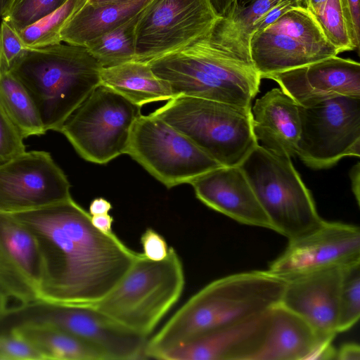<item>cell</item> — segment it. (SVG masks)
Masks as SVG:
<instances>
[{"label": "cell", "instance_id": "cell-12", "mask_svg": "<svg viewBox=\"0 0 360 360\" xmlns=\"http://www.w3.org/2000/svg\"><path fill=\"white\" fill-rule=\"evenodd\" d=\"M300 134L296 155L308 167H333L360 155V96H337L299 105Z\"/></svg>", "mask_w": 360, "mask_h": 360}, {"label": "cell", "instance_id": "cell-36", "mask_svg": "<svg viewBox=\"0 0 360 360\" xmlns=\"http://www.w3.org/2000/svg\"><path fill=\"white\" fill-rule=\"evenodd\" d=\"M143 255L153 261L165 259L169 247L164 237L152 228H147L140 238Z\"/></svg>", "mask_w": 360, "mask_h": 360}, {"label": "cell", "instance_id": "cell-15", "mask_svg": "<svg viewBox=\"0 0 360 360\" xmlns=\"http://www.w3.org/2000/svg\"><path fill=\"white\" fill-rule=\"evenodd\" d=\"M360 262V229L323 220L315 229L288 240L283 252L269 265L271 272L289 279Z\"/></svg>", "mask_w": 360, "mask_h": 360}, {"label": "cell", "instance_id": "cell-24", "mask_svg": "<svg viewBox=\"0 0 360 360\" xmlns=\"http://www.w3.org/2000/svg\"><path fill=\"white\" fill-rule=\"evenodd\" d=\"M151 0L84 5L67 22L60 33L62 42L82 46L108 32L139 13Z\"/></svg>", "mask_w": 360, "mask_h": 360}, {"label": "cell", "instance_id": "cell-46", "mask_svg": "<svg viewBox=\"0 0 360 360\" xmlns=\"http://www.w3.org/2000/svg\"><path fill=\"white\" fill-rule=\"evenodd\" d=\"M131 0H89L88 3L91 4H115L123 1H127Z\"/></svg>", "mask_w": 360, "mask_h": 360}, {"label": "cell", "instance_id": "cell-7", "mask_svg": "<svg viewBox=\"0 0 360 360\" xmlns=\"http://www.w3.org/2000/svg\"><path fill=\"white\" fill-rule=\"evenodd\" d=\"M239 167L273 231L289 240L315 229L323 221L290 157L273 153L257 143Z\"/></svg>", "mask_w": 360, "mask_h": 360}, {"label": "cell", "instance_id": "cell-31", "mask_svg": "<svg viewBox=\"0 0 360 360\" xmlns=\"http://www.w3.org/2000/svg\"><path fill=\"white\" fill-rule=\"evenodd\" d=\"M68 0H13L1 20L20 31L55 11Z\"/></svg>", "mask_w": 360, "mask_h": 360}, {"label": "cell", "instance_id": "cell-30", "mask_svg": "<svg viewBox=\"0 0 360 360\" xmlns=\"http://www.w3.org/2000/svg\"><path fill=\"white\" fill-rule=\"evenodd\" d=\"M360 317V262L342 268L338 333L350 329Z\"/></svg>", "mask_w": 360, "mask_h": 360}, {"label": "cell", "instance_id": "cell-2", "mask_svg": "<svg viewBox=\"0 0 360 360\" xmlns=\"http://www.w3.org/2000/svg\"><path fill=\"white\" fill-rule=\"evenodd\" d=\"M287 280L253 270L216 279L182 305L150 340L146 356L155 359L208 330L262 314L281 302Z\"/></svg>", "mask_w": 360, "mask_h": 360}, {"label": "cell", "instance_id": "cell-45", "mask_svg": "<svg viewBox=\"0 0 360 360\" xmlns=\"http://www.w3.org/2000/svg\"><path fill=\"white\" fill-rule=\"evenodd\" d=\"M13 0H0V20L3 15L10 7Z\"/></svg>", "mask_w": 360, "mask_h": 360}, {"label": "cell", "instance_id": "cell-42", "mask_svg": "<svg viewBox=\"0 0 360 360\" xmlns=\"http://www.w3.org/2000/svg\"><path fill=\"white\" fill-rule=\"evenodd\" d=\"M359 162L354 165L351 171L349 176L352 181V189L355 195L358 205H359V188H360V169Z\"/></svg>", "mask_w": 360, "mask_h": 360}, {"label": "cell", "instance_id": "cell-17", "mask_svg": "<svg viewBox=\"0 0 360 360\" xmlns=\"http://www.w3.org/2000/svg\"><path fill=\"white\" fill-rule=\"evenodd\" d=\"M299 105L307 106L337 96H360V64L331 56L306 66L266 77Z\"/></svg>", "mask_w": 360, "mask_h": 360}, {"label": "cell", "instance_id": "cell-19", "mask_svg": "<svg viewBox=\"0 0 360 360\" xmlns=\"http://www.w3.org/2000/svg\"><path fill=\"white\" fill-rule=\"evenodd\" d=\"M189 184L196 198L210 208L239 223L272 230L269 219L239 165L218 167Z\"/></svg>", "mask_w": 360, "mask_h": 360}, {"label": "cell", "instance_id": "cell-1", "mask_svg": "<svg viewBox=\"0 0 360 360\" xmlns=\"http://www.w3.org/2000/svg\"><path fill=\"white\" fill-rule=\"evenodd\" d=\"M37 241L41 260L39 299L92 307L122 281L139 255L115 233L96 229L72 197L13 213Z\"/></svg>", "mask_w": 360, "mask_h": 360}, {"label": "cell", "instance_id": "cell-11", "mask_svg": "<svg viewBox=\"0 0 360 360\" xmlns=\"http://www.w3.org/2000/svg\"><path fill=\"white\" fill-rule=\"evenodd\" d=\"M249 51L261 79L339 54L304 6L290 9L273 23L255 32Z\"/></svg>", "mask_w": 360, "mask_h": 360}, {"label": "cell", "instance_id": "cell-8", "mask_svg": "<svg viewBox=\"0 0 360 360\" xmlns=\"http://www.w3.org/2000/svg\"><path fill=\"white\" fill-rule=\"evenodd\" d=\"M43 326L71 333L93 345L108 360L146 359L148 339L114 322L91 307L37 300L8 307L0 314V333Z\"/></svg>", "mask_w": 360, "mask_h": 360}, {"label": "cell", "instance_id": "cell-41", "mask_svg": "<svg viewBox=\"0 0 360 360\" xmlns=\"http://www.w3.org/2000/svg\"><path fill=\"white\" fill-rule=\"evenodd\" d=\"M235 0H210L212 7L218 16L223 18L232 9Z\"/></svg>", "mask_w": 360, "mask_h": 360}, {"label": "cell", "instance_id": "cell-26", "mask_svg": "<svg viewBox=\"0 0 360 360\" xmlns=\"http://www.w3.org/2000/svg\"><path fill=\"white\" fill-rule=\"evenodd\" d=\"M11 332L30 342L43 360H108L96 347L68 332L43 326H27Z\"/></svg>", "mask_w": 360, "mask_h": 360}, {"label": "cell", "instance_id": "cell-33", "mask_svg": "<svg viewBox=\"0 0 360 360\" xmlns=\"http://www.w3.org/2000/svg\"><path fill=\"white\" fill-rule=\"evenodd\" d=\"M25 48L18 32L6 21L0 20V72H10Z\"/></svg>", "mask_w": 360, "mask_h": 360}, {"label": "cell", "instance_id": "cell-37", "mask_svg": "<svg viewBox=\"0 0 360 360\" xmlns=\"http://www.w3.org/2000/svg\"><path fill=\"white\" fill-rule=\"evenodd\" d=\"M349 37L354 48L358 51L360 44L359 0H340Z\"/></svg>", "mask_w": 360, "mask_h": 360}, {"label": "cell", "instance_id": "cell-4", "mask_svg": "<svg viewBox=\"0 0 360 360\" xmlns=\"http://www.w3.org/2000/svg\"><path fill=\"white\" fill-rule=\"evenodd\" d=\"M184 285V266L174 248L169 247L167 256L160 261L139 253L118 285L91 307L148 338L179 301Z\"/></svg>", "mask_w": 360, "mask_h": 360}, {"label": "cell", "instance_id": "cell-16", "mask_svg": "<svg viewBox=\"0 0 360 360\" xmlns=\"http://www.w3.org/2000/svg\"><path fill=\"white\" fill-rule=\"evenodd\" d=\"M42 267L30 230L11 214L0 212V285L18 303L39 299Z\"/></svg>", "mask_w": 360, "mask_h": 360}, {"label": "cell", "instance_id": "cell-6", "mask_svg": "<svg viewBox=\"0 0 360 360\" xmlns=\"http://www.w3.org/2000/svg\"><path fill=\"white\" fill-rule=\"evenodd\" d=\"M152 113L221 166H238L257 144L251 108L178 96Z\"/></svg>", "mask_w": 360, "mask_h": 360}, {"label": "cell", "instance_id": "cell-35", "mask_svg": "<svg viewBox=\"0 0 360 360\" xmlns=\"http://www.w3.org/2000/svg\"><path fill=\"white\" fill-rule=\"evenodd\" d=\"M0 360H43L39 352L14 332L0 334Z\"/></svg>", "mask_w": 360, "mask_h": 360}, {"label": "cell", "instance_id": "cell-14", "mask_svg": "<svg viewBox=\"0 0 360 360\" xmlns=\"http://www.w3.org/2000/svg\"><path fill=\"white\" fill-rule=\"evenodd\" d=\"M70 187L49 153L25 151L0 163V212L17 213L67 200Z\"/></svg>", "mask_w": 360, "mask_h": 360}, {"label": "cell", "instance_id": "cell-22", "mask_svg": "<svg viewBox=\"0 0 360 360\" xmlns=\"http://www.w3.org/2000/svg\"><path fill=\"white\" fill-rule=\"evenodd\" d=\"M322 339L301 316L281 303L269 310L263 342L251 360H310Z\"/></svg>", "mask_w": 360, "mask_h": 360}, {"label": "cell", "instance_id": "cell-25", "mask_svg": "<svg viewBox=\"0 0 360 360\" xmlns=\"http://www.w3.org/2000/svg\"><path fill=\"white\" fill-rule=\"evenodd\" d=\"M100 78L101 84L112 89L139 108L174 98L167 83L158 78L146 63L132 60L101 68Z\"/></svg>", "mask_w": 360, "mask_h": 360}, {"label": "cell", "instance_id": "cell-29", "mask_svg": "<svg viewBox=\"0 0 360 360\" xmlns=\"http://www.w3.org/2000/svg\"><path fill=\"white\" fill-rule=\"evenodd\" d=\"M88 1L68 0L55 11L17 31L25 48L38 49L62 43V30Z\"/></svg>", "mask_w": 360, "mask_h": 360}, {"label": "cell", "instance_id": "cell-34", "mask_svg": "<svg viewBox=\"0 0 360 360\" xmlns=\"http://www.w3.org/2000/svg\"><path fill=\"white\" fill-rule=\"evenodd\" d=\"M25 151L23 137L0 103V163Z\"/></svg>", "mask_w": 360, "mask_h": 360}, {"label": "cell", "instance_id": "cell-20", "mask_svg": "<svg viewBox=\"0 0 360 360\" xmlns=\"http://www.w3.org/2000/svg\"><path fill=\"white\" fill-rule=\"evenodd\" d=\"M269 310L201 333L181 346L160 354L157 359L251 360L264 338Z\"/></svg>", "mask_w": 360, "mask_h": 360}, {"label": "cell", "instance_id": "cell-47", "mask_svg": "<svg viewBox=\"0 0 360 360\" xmlns=\"http://www.w3.org/2000/svg\"><path fill=\"white\" fill-rule=\"evenodd\" d=\"M254 1L255 0H235L233 8H243Z\"/></svg>", "mask_w": 360, "mask_h": 360}, {"label": "cell", "instance_id": "cell-5", "mask_svg": "<svg viewBox=\"0 0 360 360\" xmlns=\"http://www.w3.org/2000/svg\"><path fill=\"white\" fill-rule=\"evenodd\" d=\"M174 97L186 96L251 108L261 78L251 67L195 42L148 63Z\"/></svg>", "mask_w": 360, "mask_h": 360}, {"label": "cell", "instance_id": "cell-28", "mask_svg": "<svg viewBox=\"0 0 360 360\" xmlns=\"http://www.w3.org/2000/svg\"><path fill=\"white\" fill-rule=\"evenodd\" d=\"M141 11L115 29L84 45L102 68L135 60L136 27Z\"/></svg>", "mask_w": 360, "mask_h": 360}, {"label": "cell", "instance_id": "cell-3", "mask_svg": "<svg viewBox=\"0 0 360 360\" xmlns=\"http://www.w3.org/2000/svg\"><path fill=\"white\" fill-rule=\"evenodd\" d=\"M101 68L85 46L60 43L26 49L10 72L32 96L46 131L59 132L101 84Z\"/></svg>", "mask_w": 360, "mask_h": 360}, {"label": "cell", "instance_id": "cell-44", "mask_svg": "<svg viewBox=\"0 0 360 360\" xmlns=\"http://www.w3.org/2000/svg\"><path fill=\"white\" fill-rule=\"evenodd\" d=\"M8 299L9 297L0 285V314L7 309Z\"/></svg>", "mask_w": 360, "mask_h": 360}, {"label": "cell", "instance_id": "cell-32", "mask_svg": "<svg viewBox=\"0 0 360 360\" xmlns=\"http://www.w3.org/2000/svg\"><path fill=\"white\" fill-rule=\"evenodd\" d=\"M328 41L338 51H353L340 0H328L322 11L314 15Z\"/></svg>", "mask_w": 360, "mask_h": 360}, {"label": "cell", "instance_id": "cell-40", "mask_svg": "<svg viewBox=\"0 0 360 360\" xmlns=\"http://www.w3.org/2000/svg\"><path fill=\"white\" fill-rule=\"evenodd\" d=\"M112 208L111 203L103 198H94L90 203L89 213L92 215L108 213Z\"/></svg>", "mask_w": 360, "mask_h": 360}, {"label": "cell", "instance_id": "cell-21", "mask_svg": "<svg viewBox=\"0 0 360 360\" xmlns=\"http://www.w3.org/2000/svg\"><path fill=\"white\" fill-rule=\"evenodd\" d=\"M252 129L259 145L277 154L296 155L300 134L299 105L281 88L256 100L251 108Z\"/></svg>", "mask_w": 360, "mask_h": 360}, {"label": "cell", "instance_id": "cell-23", "mask_svg": "<svg viewBox=\"0 0 360 360\" xmlns=\"http://www.w3.org/2000/svg\"><path fill=\"white\" fill-rule=\"evenodd\" d=\"M278 1L255 0L243 8L233 7L214 22L207 41L221 54L254 68L249 51L254 24Z\"/></svg>", "mask_w": 360, "mask_h": 360}, {"label": "cell", "instance_id": "cell-9", "mask_svg": "<svg viewBox=\"0 0 360 360\" xmlns=\"http://www.w3.org/2000/svg\"><path fill=\"white\" fill-rule=\"evenodd\" d=\"M140 109L100 84L67 119L59 132L83 159L106 164L125 154Z\"/></svg>", "mask_w": 360, "mask_h": 360}, {"label": "cell", "instance_id": "cell-27", "mask_svg": "<svg viewBox=\"0 0 360 360\" xmlns=\"http://www.w3.org/2000/svg\"><path fill=\"white\" fill-rule=\"evenodd\" d=\"M0 103L23 139L46 133L32 96L11 72H0Z\"/></svg>", "mask_w": 360, "mask_h": 360}, {"label": "cell", "instance_id": "cell-10", "mask_svg": "<svg viewBox=\"0 0 360 360\" xmlns=\"http://www.w3.org/2000/svg\"><path fill=\"white\" fill-rule=\"evenodd\" d=\"M125 154L167 188L189 184L195 177L221 166L179 131L150 113H140Z\"/></svg>", "mask_w": 360, "mask_h": 360}, {"label": "cell", "instance_id": "cell-38", "mask_svg": "<svg viewBox=\"0 0 360 360\" xmlns=\"http://www.w3.org/2000/svg\"><path fill=\"white\" fill-rule=\"evenodd\" d=\"M336 360H360V347L355 342H347L336 351Z\"/></svg>", "mask_w": 360, "mask_h": 360}, {"label": "cell", "instance_id": "cell-13", "mask_svg": "<svg viewBox=\"0 0 360 360\" xmlns=\"http://www.w3.org/2000/svg\"><path fill=\"white\" fill-rule=\"evenodd\" d=\"M220 17L210 0H151L136 27V61L148 63L206 35Z\"/></svg>", "mask_w": 360, "mask_h": 360}, {"label": "cell", "instance_id": "cell-39", "mask_svg": "<svg viewBox=\"0 0 360 360\" xmlns=\"http://www.w3.org/2000/svg\"><path fill=\"white\" fill-rule=\"evenodd\" d=\"M113 221V217L108 213L92 215L91 217V221L93 226L101 232L106 234L113 233L112 229Z\"/></svg>", "mask_w": 360, "mask_h": 360}, {"label": "cell", "instance_id": "cell-43", "mask_svg": "<svg viewBox=\"0 0 360 360\" xmlns=\"http://www.w3.org/2000/svg\"><path fill=\"white\" fill-rule=\"evenodd\" d=\"M328 0H304V6L313 15L320 13Z\"/></svg>", "mask_w": 360, "mask_h": 360}, {"label": "cell", "instance_id": "cell-18", "mask_svg": "<svg viewBox=\"0 0 360 360\" xmlns=\"http://www.w3.org/2000/svg\"><path fill=\"white\" fill-rule=\"evenodd\" d=\"M342 268H331L287 279L281 304L305 320L324 340L338 333Z\"/></svg>", "mask_w": 360, "mask_h": 360}]
</instances>
